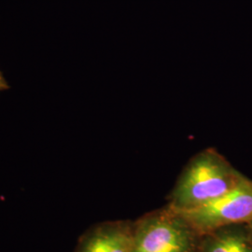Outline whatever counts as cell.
Masks as SVG:
<instances>
[{
    "mask_svg": "<svg viewBox=\"0 0 252 252\" xmlns=\"http://www.w3.org/2000/svg\"><path fill=\"white\" fill-rule=\"evenodd\" d=\"M245 176L214 149L196 154L172 191L169 209H188L206 204L235 188Z\"/></svg>",
    "mask_w": 252,
    "mask_h": 252,
    "instance_id": "obj_1",
    "label": "cell"
},
{
    "mask_svg": "<svg viewBox=\"0 0 252 252\" xmlns=\"http://www.w3.org/2000/svg\"><path fill=\"white\" fill-rule=\"evenodd\" d=\"M173 212L200 235L227 226L246 224L252 220V180L245 177L235 188L218 198Z\"/></svg>",
    "mask_w": 252,
    "mask_h": 252,
    "instance_id": "obj_2",
    "label": "cell"
},
{
    "mask_svg": "<svg viewBox=\"0 0 252 252\" xmlns=\"http://www.w3.org/2000/svg\"><path fill=\"white\" fill-rule=\"evenodd\" d=\"M200 235L168 209L146 217L133 230V252H199Z\"/></svg>",
    "mask_w": 252,
    "mask_h": 252,
    "instance_id": "obj_3",
    "label": "cell"
},
{
    "mask_svg": "<svg viewBox=\"0 0 252 252\" xmlns=\"http://www.w3.org/2000/svg\"><path fill=\"white\" fill-rule=\"evenodd\" d=\"M133 238L127 226H103L85 238L80 252H133Z\"/></svg>",
    "mask_w": 252,
    "mask_h": 252,
    "instance_id": "obj_4",
    "label": "cell"
},
{
    "mask_svg": "<svg viewBox=\"0 0 252 252\" xmlns=\"http://www.w3.org/2000/svg\"><path fill=\"white\" fill-rule=\"evenodd\" d=\"M205 235L199 252H252V241L246 224L227 226Z\"/></svg>",
    "mask_w": 252,
    "mask_h": 252,
    "instance_id": "obj_5",
    "label": "cell"
},
{
    "mask_svg": "<svg viewBox=\"0 0 252 252\" xmlns=\"http://www.w3.org/2000/svg\"><path fill=\"white\" fill-rule=\"evenodd\" d=\"M7 89H9V84L7 81H5L4 77L0 72V91L7 90Z\"/></svg>",
    "mask_w": 252,
    "mask_h": 252,
    "instance_id": "obj_6",
    "label": "cell"
},
{
    "mask_svg": "<svg viewBox=\"0 0 252 252\" xmlns=\"http://www.w3.org/2000/svg\"><path fill=\"white\" fill-rule=\"evenodd\" d=\"M246 225H247L248 231H249V234H250V237H251V239H252V220L250 222L246 223Z\"/></svg>",
    "mask_w": 252,
    "mask_h": 252,
    "instance_id": "obj_7",
    "label": "cell"
}]
</instances>
